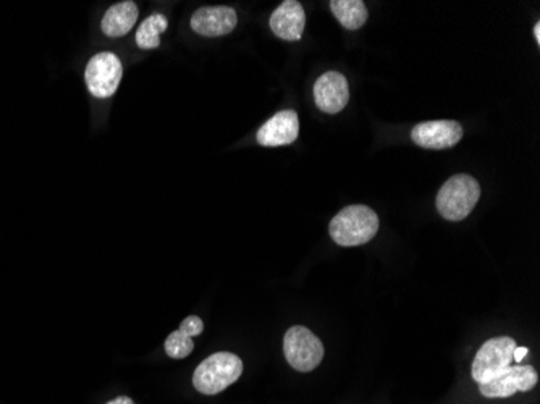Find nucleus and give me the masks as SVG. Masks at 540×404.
Wrapping results in <instances>:
<instances>
[{
    "label": "nucleus",
    "instance_id": "obj_1",
    "mask_svg": "<svg viewBox=\"0 0 540 404\" xmlns=\"http://www.w3.org/2000/svg\"><path fill=\"white\" fill-rule=\"evenodd\" d=\"M379 231V217L371 207L348 206L335 215L328 227L330 238L337 245L351 247L369 243Z\"/></svg>",
    "mask_w": 540,
    "mask_h": 404
},
{
    "label": "nucleus",
    "instance_id": "obj_5",
    "mask_svg": "<svg viewBox=\"0 0 540 404\" xmlns=\"http://www.w3.org/2000/svg\"><path fill=\"white\" fill-rule=\"evenodd\" d=\"M515 349L517 341L509 337H497L485 341L474 357L472 379L477 383H484L497 377L513 363Z\"/></svg>",
    "mask_w": 540,
    "mask_h": 404
},
{
    "label": "nucleus",
    "instance_id": "obj_13",
    "mask_svg": "<svg viewBox=\"0 0 540 404\" xmlns=\"http://www.w3.org/2000/svg\"><path fill=\"white\" fill-rule=\"evenodd\" d=\"M136 20H138V7L135 2L131 0L119 2L105 12L101 28L104 34L109 38H122L133 30Z\"/></svg>",
    "mask_w": 540,
    "mask_h": 404
},
{
    "label": "nucleus",
    "instance_id": "obj_19",
    "mask_svg": "<svg viewBox=\"0 0 540 404\" xmlns=\"http://www.w3.org/2000/svg\"><path fill=\"white\" fill-rule=\"evenodd\" d=\"M105 404H135V403H133V400H131V398L119 397V398H115V400H112V401H109V403H105Z\"/></svg>",
    "mask_w": 540,
    "mask_h": 404
},
{
    "label": "nucleus",
    "instance_id": "obj_20",
    "mask_svg": "<svg viewBox=\"0 0 540 404\" xmlns=\"http://www.w3.org/2000/svg\"><path fill=\"white\" fill-rule=\"evenodd\" d=\"M534 38L537 42H540V23H536V26H534Z\"/></svg>",
    "mask_w": 540,
    "mask_h": 404
},
{
    "label": "nucleus",
    "instance_id": "obj_15",
    "mask_svg": "<svg viewBox=\"0 0 540 404\" xmlns=\"http://www.w3.org/2000/svg\"><path fill=\"white\" fill-rule=\"evenodd\" d=\"M167 26L166 16L151 15L149 18H146L136 31L138 48L146 49V50L159 48V36L167 30Z\"/></svg>",
    "mask_w": 540,
    "mask_h": 404
},
{
    "label": "nucleus",
    "instance_id": "obj_9",
    "mask_svg": "<svg viewBox=\"0 0 540 404\" xmlns=\"http://www.w3.org/2000/svg\"><path fill=\"white\" fill-rule=\"evenodd\" d=\"M314 101L326 113L342 112L350 101L348 81L342 73L327 72L314 85Z\"/></svg>",
    "mask_w": 540,
    "mask_h": 404
},
{
    "label": "nucleus",
    "instance_id": "obj_7",
    "mask_svg": "<svg viewBox=\"0 0 540 404\" xmlns=\"http://www.w3.org/2000/svg\"><path fill=\"white\" fill-rule=\"evenodd\" d=\"M537 381L539 375L533 365H509L497 377L479 383V391L485 398H508L518 391H531Z\"/></svg>",
    "mask_w": 540,
    "mask_h": 404
},
{
    "label": "nucleus",
    "instance_id": "obj_2",
    "mask_svg": "<svg viewBox=\"0 0 540 404\" xmlns=\"http://www.w3.org/2000/svg\"><path fill=\"white\" fill-rule=\"evenodd\" d=\"M243 361L233 353H215L196 367L193 385L202 395H217L238 381Z\"/></svg>",
    "mask_w": 540,
    "mask_h": 404
},
{
    "label": "nucleus",
    "instance_id": "obj_18",
    "mask_svg": "<svg viewBox=\"0 0 540 404\" xmlns=\"http://www.w3.org/2000/svg\"><path fill=\"white\" fill-rule=\"evenodd\" d=\"M526 355H527V348H518L517 346L515 353H513V359L519 364V363L525 359Z\"/></svg>",
    "mask_w": 540,
    "mask_h": 404
},
{
    "label": "nucleus",
    "instance_id": "obj_11",
    "mask_svg": "<svg viewBox=\"0 0 540 404\" xmlns=\"http://www.w3.org/2000/svg\"><path fill=\"white\" fill-rule=\"evenodd\" d=\"M237 12L231 7H202L191 16V28L206 38H219L235 30Z\"/></svg>",
    "mask_w": 540,
    "mask_h": 404
},
{
    "label": "nucleus",
    "instance_id": "obj_3",
    "mask_svg": "<svg viewBox=\"0 0 540 404\" xmlns=\"http://www.w3.org/2000/svg\"><path fill=\"white\" fill-rule=\"evenodd\" d=\"M479 198L481 186L474 176L454 175L438 191L437 211L446 220L461 222L472 212Z\"/></svg>",
    "mask_w": 540,
    "mask_h": 404
},
{
    "label": "nucleus",
    "instance_id": "obj_17",
    "mask_svg": "<svg viewBox=\"0 0 540 404\" xmlns=\"http://www.w3.org/2000/svg\"><path fill=\"white\" fill-rule=\"evenodd\" d=\"M178 330H182L183 333H186L188 337L193 338V337H198V335L202 333V330H204V322L198 316H190V318L183 320Z\"/></svg>",
    "mask_w": 540,
    "mask_h": 404
},
{
    "label": "nucleus",
    "instance_id": "obj_8",
    "mask_svg": "<svg viewBox=\"0 0 540 404\" xmlns=\"http://www.w3.org/2000/svg\"><path fill=\"white\" fill-rule=\"evenodd\" d=\"M463 127L454 120L422 121L411 131V139L424 149H448L460 143Z\"/></svg>",
    "mask_w": 540,
    "mask_h": 404
},
{
    "label": "nucleus",
    "instance_id": "obj_14",
    "mask_svg": "<svg viewBox=\"0 0 540 404\" xmlns=\"http://www.w3.org/2000/svg\"><path fill=\"white\" fill-rule=\"evenodd\" d=\"M330 8L343 28L356 31L367 22V7L363 0H332Z\"/></svg>",
    "mask_w": 540,
    "mask_h": 404
},
{
    "label": "nucleus",
    "instance_id": "obj_12",
    "mask_svg": "<svg viewBox=\"0 0 540 404\" xmlns=\"http://www.w3.org/2000/svg\"><path fill=\"white\" fill-rule=\"evenodd\" d=\"M304 26H306L304 8L296 0L282 2L270 16V30L280 40H302Z\"/></svg>",
    "mask_w": 540,
    "mask_h": 404
},
{
    "label": "nucleus",
    "instance_id": "obj_6",
    "mask_svg": "<svg viewBox=\"0 0 540 404\" xmlns=\"http://www.w3.org/2000/svg\"><path fill=\"white\" fill-rule=\"evenodd\" d=\"M122 75L123 68L119 57L112 52H101L93 57L86 65L85 80L91 94L99 99H105L119 89Z\"/></svg>",
    "mask_w": 540,
    "mask_h": 404
},
{
    "label": "nucleus",
    "instance_id": "obj_10",
    "mask_svg": "<svg viewBox=\"0 0 540 404\" xmlns=\"http://www.w3.org/2000/svg\"><path fill=\"white\" fill-rule=\"evenodd\" d=\"M300 135V120L294 111L278 112L257 131V143L264 148H277L296 141Z\"/></svg>",
    "mask_w": 540,
    "mask_h": 404
},
{
    "label": "nucleus",
    "instance_id": "obj_16",
    "mask_svg": "<svg viewBox=\"0 0 540 404\" xmlns=\"http://www.w3.org/2000/svg\"><path fill=\"white\" fill-rule=\"evenodd\" d=\"M194 349V341L182 330L170 333L166 340V353L174 359H183L190 356L191 351Z\"/></svg>",
    "mask_w": 540,
    "mask_h": 404
},
{
    "label": "nucleus",
    "instance_id": "obj_4",
    "mask_svg": "<svg viewBox=\"0 0 540 404\" xmlns=\"http://www.w3.org/2000/svg\"><path fill=\"white\" fill-rule=\"evenodd\" d=\"M284 353L294 371L310 373L324 359V345L310 328L294 325L285 333Z\"/></svg>",
    "mask_w": 540,
    "mask_h": 404
}]
</instances>
